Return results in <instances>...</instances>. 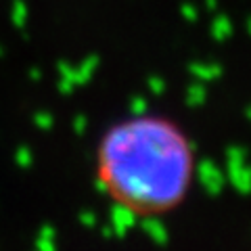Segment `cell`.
Wrapping results in <instances>:
<instances>
[{
  "instance_id": "1",
  "label": "cell",
  "mask_w": 251,
  "mask_h": 251,
  "mask_svg": "<svg viewBox=\"0 0 251 251\" xmlns=\"http://www.w3.org/2000/svg\"><path fill=\"white\" fill-rule=\"evenodd\" d=\"M197 147L174 117L134 113L109 124L94 147L99 191L126 216L174 214L191 197Z\"/></svg>"
}]
</instances>
